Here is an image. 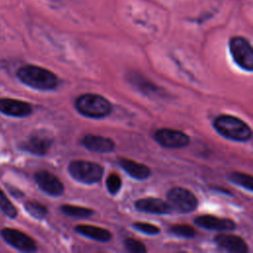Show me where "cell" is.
Returning <instances> with one entry per match:
<instances>
[{"instance_id":"obj_23","label":"cell","mask_w":253,"mask_h":253,"mask_svg":"<svg viewBox=\"0 0 253 253\" xmlns=\"http://www.w3.org/2000/svg\"><path fill=\"white\" fill-rule=\"evenodd\" d=\"M106 186L110 194L116 195L122 187V179L116 173H111L106 180Z\"/></svg>"},{"instance_id":"obj_17","label":"cell","mask_w":253,"mask_h":253,"mask_svg":"<svg viewBox=\"0 0 253 253\" xmlns=\"http://www.w3.org/2000/svg\"><path fill=\"white\" fill-rule=\"evenodd\" d=\"M75 231L85 237L100 242H107L112 239V233L108 229L95 225L79 224L75 226Z\"/></svg>"},{"instance_id":"obj_24","label":"cell","mask_w":253,"mask_h":253,"mask_svg":"<svg viewBox=\"0 0 253 253\" xmlns=\"http://www.w3.org/2000/svg\"><path fill=\"white\" fill-rule=\"evenodd\" d=\"M132 227L136 229L137 231H140L142 233L148 234V235H155L160 232V228L154 224L147 223V222H141L137 221L132 224Z\"/></svg>"},{"instance_id":"obj_21","label":"cell","mask_w":253,"mask_h":253,"mask_svg":"<svg viewBox=\"0 0 253 253\" xmlns=\"http://www.w3.org/2000/svg\"><path fill=\"white\" fill-rule=\"evenodd\" d=\"M0 210L10 218H15L18 214L17 209L10 202L7 196L0 190Z\"/></svg>"},{"instance_id":"obj_4","label":"cell","mask_w":253,"mask_h":253,"mask_svg":"<svg viewBox=\"0 0 253 253\" xmlns=\"http://www.w3.org/2000/svg\"><path fill=\"white\" fill-rule=\"evenodd\" d=\"M70 176L83 184L98 183L103 176L104 168L95 162L86 160H73L68 165Z\"/></svg>"},{"instance_id":"obj_19","label":"cell","mask_w":253,"mask_h":253,"mask_svg":"<svg viewBox=\"0 0 253 253\" xmlns=\"http://www.w3.org/2000/svg\"><path fill=\"white\" fill-rule=\"evenodd\" d=\"M228 179L233 183L236 184L247 191L251 192L253 190V181L252 176L249 174L241 173V172H232L228 175Z\"/></svg>"},{"instance_id":"obj_25","label":"cell","mask_w":253,"mask_h":253,"mask_svg":"<svg viewBox=\"0 0 253 253\" xmlns=\"http://www.w3.org/2000/svg\"><path fill=\"white\" fill-rule=\"evenodd\" d=\"M125 246L131 253H145L146 252V248H145L144 244L136 239H133V238L125 239Z\"/></svg>"},{"instance_id":"obj_15","label":"cell","mask_w":253,"mask_h":253,"mask_svg":"<svg viewBox=\"0 0 253 253\" xmlns=\"http://www.w3.org/2000/svg\"><path fill=\"white\" fill-rule=\"evenodd\" d=\"M82 145L90 151L107 153L111 152L115 148V142L109 137L95 134H87L81 140Z\"/></svg>"},{"instance_id":"obj_6","label":"cell","mask_w":253,"mask_h":253,"mask_svg":"<svg viewBox=\"0 0 253 253\" xmlns=\"http://www.w3.org/2000/svg\"><path fill=\"white\" fill-rule=\"evenodd\" d=\"M167 203L172 211L181 213L193 211L198 207L196 196L188 189L182 187L172 188L167 193Z\"/></svg>"},{"instance_id":"obj_13","label":"cell","mask_w":253,"mask_h":253,"mask_svg":"<svg viewBox=\"0 0 253 253\" xmlns=\"http://www.w3.org/2000/svg\"><path fill=\"white\" fill-rule=\"evenodd\" d=\"M195 223L203 228L209 230H217V231H227L233 230L236 226L233 220L229 218H220L213 215H200L195 218Z\"/></svg>"},{"instance_id":"obj_22","label":"cell","mask_w":253,"mask_h":253,"mask_svg":"<svg viewBox=\"0 0 253 253\" xmlns=\"http://www.w3.org/2000/svg\"><path fill=\"white\" fill-rule=\"evenodd\" d=\"M170 232L185 238H192L196 235V230L194 227L187 224H175L170 227Z\"/></svg>"},{"instance_id":"obj_16","label":"cell","mask_w":253,"mask_h":253,"mask_svg":"<svg viewBox=\"0 0 253 253\" xmlns=\"http://www.w3.org/2000/svg\"><path fill=\"white\" fill-rule=\"evenodd\" d=\"M119 164L130 177L136 180H144L150 176V169L144 164L128 158L119 159Z\"/></svg>"},{"instance_id":"obj_3","label":"cell","mask_w":253,"mask_h":253,"mask_svg":"<svg viewBox=\"0 0 253 253\" xmlns=\"http://www.w3.org/2000/svg\"><path fill=\"white\" fill-rule=\"evenodd\" d=\"M75 108L82 116L91 119H103L112 112V105L105 97L92 93L79 96Z\"/></svg>"},{"instance_id":"obj_1","label":"cell","mask_w":253,"mask_h":253,"mask_svg":"<svg viewBox=\"0 0 253 253\" xmlns=\"http://www.w3.org/2000/svg\"><path fill=\"white\" fill-rule=\"evenodd\" d=\"M21 82L38 90H52L58 85V77L48 69L37 65H24L17 71Z\"/></svg>"},{"instance_id":"obj_9","label":"cell","mask_w":253,"mask_h":253,"mask_svg":"<svg viewBox=\"0 0 253 253\" xmlns=\"http://www.w3.org/2000/svg\"><path fill=\"white\" fill-rule=\"evenodd\" d=\"M52 137L44 131H37L31 134L20 144V148L36 155H44L52 144Z\"/></svg>"},{"instance_id":"obj_7","label":"cell","mask_w":253,"mask_h":253,"mask_svg":"<svg viewBox=\"0 0 253 253\" xmlns=\"http://www.w3.org/2000/svg\"><path fill=\"white\" fill-rule=\"evenodd\" d=\"M1 235L8 244L19 251L35 252L38 249L35 240L31 236L16 228H3L1 230Z\"/></svg>"},{"instance_id":"obj_2","label":"cell","mask_w":253,"mask_h":253,"mask_svg":"<svg viewBox=\"0 0 253 253\" xmlns=\"http://www.w3.org/2000/svg\"><path fill=\"white\" fill-rule=\"evenodd\" d=\"M213 127L223 137L245 142L251 138L252 131L250 126L237 117L230 115H221L213 121Z\"/></svg>"},{"instance_id":"obj_18","label":"cell","mask_w":253,"mask_h":253,"mask_svg":"<svg viewBox=\"0 0 253 253\" xmlns=\"http://www.w3.org/2000/svg\"><path fill=\"white\" fill-rule=\"evenodd\" d=\"M60 211L66 215L80 218L89 217L94 214V211L91 209L85 207H77L73 205H62L60 207Z\"/></svg>"},{"instance_id":"obj_10","label":"cell","mask_w":253,"mask_h":253,"mask_svg":"<svg viewBox=\"0 0 253 253\" xmlns=\"http://www.w3.org/2000/svg\"><path fill=\"white\" fill-rule=\"evenodd\" d=\"M35 181L42 192L51 197H59L64 192V186L61 181L47 170L38 171L35 174Z\"/></svg>"},{"instance_id":"obj_12","label":"cell","mask_w":253,"mask_h":253,"mask_svg":"<svg viewBox=\"0 0 253 253\" xmlns=\"http://www.w3.org/2000/svg\"><path fill=\"white\" fill-rule=\"evenodd\" d=\"M214 241L218 247L230 253H247L248 252L247 244L241 237L237 235L228 234V233H219L215 235Z\"/></svg>"},{"instance_id":"obj_14","label":"cell","mask_w":253,"mask_h":253,"mask_svg":"<svg viewBox=\"0 0 253 253\" xmlns=\"http://www.w3.org/2000/svg\"><path fill=\"white\" fill-rule=\"evenodd\" d=\"M137 211L152 214H168L172 211L167 202L157 198H144L134 203Z\"/></svg>"},{"instance_id":"obj_11","label":"cell","mask_w":253,"mask_h":253,"mask_svg":"<svg viewBox=\"0 0 253 253\" xmlns=\"http://www.w3.org/2000/svg\"><path fill=\"white\" fill-rule=\"evenodd\" d=\"M0 112L9 117L24 118L32 114L33 108L25 101L11 98H0Z\"/></svg>"},{"instance_id":"obj_20","label":"cell","mask_w":253,"mask_h":253,"mask_svg":"<svg viewBox=\"0 0 253 253\" xmlns=\"http://www.w3.org/2000/svg\"><path fill=\"white\" fill-rule=\"evenodd\" d=\"M25 210L35 218L42 219L46 216L47 209L37 201H28L25 203Z\"/></svg>"},{"instance_id":"obj_5","label":"cell","mask_w":253,"mask_h":253,"mask_svg":"<svg viewBox=\"0 0 253 253\" xmlns=\"http://www.w3.org/2000/svg\"><path fill=\"white\" fill-rule=\"evenodd\" d=\"M229 51L234 62L243 70H253V48L243 37H233L229 41Z\"/></svg>"},{"instance_id":"obj_8","label":"cell","mask_w":253,"mask_h":253,"mask_svg":"<svg viewBox=\"0 0 253 253\" xmlns=\"http://www.w3.org/2000/svg\"><path fill=\"white\" fill-rule=\"evenodd\" d=\"M154 139L163 147L167 148H182L189 144V136L177 129L160 128L154 133Z\"/></svg>"}]
</instances>
